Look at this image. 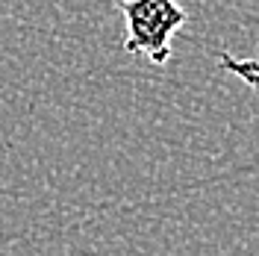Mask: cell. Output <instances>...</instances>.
Segmentation results:
<instances>
[{
  "label": "cell",
  "mask_w": 259,
  "mask_h": 256,
  "mask_svg": "<svg viewBox=\"0 0 259 256\" xmlns=\"http://www.w3.org/2000/svg\"><path fill=\"white\" fill-rule=\"evenodd\" d=\"M118 12L127 21V53L145 56L156 68L171 62V41L189 24V12L177 0H118Z\"/></svg>",
  "instance_id": "1"
},
{
  "label": "cell",
  "mask_w": 259,
  "mask_h": 256,
  "mask_svg": "<svg viewBox=\"0 0 259 256\" xmlns=\"http://www.w3.org/2000/svg\"><path fill=\"white\" fill-rule=\"evenodd\" d=\"M218 65H221L224 71H230V74H236L239 80H244L247 89L256 86V59H253V56H247V59H233L227 50H221V53H218Z\"/></svg>",
  "instance_id": "2"
}]
</instances>
